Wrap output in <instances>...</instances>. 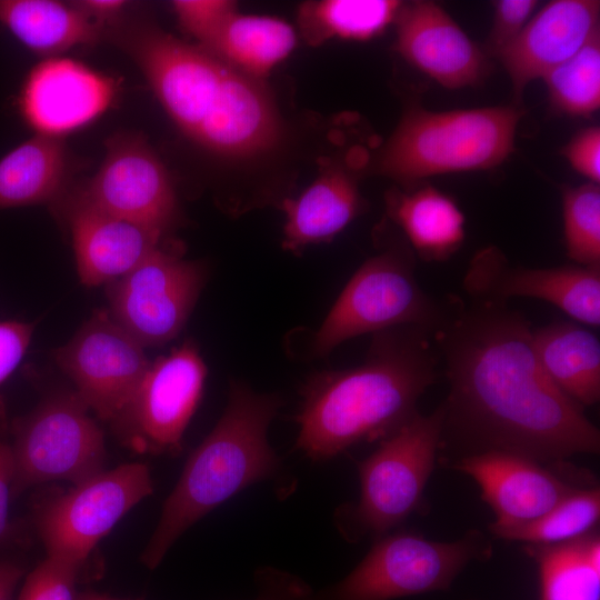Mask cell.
<instances>
[{
	"label": "cell",
	"instance_id": "cell-1",
	"mask_svg": "<svg viewBox=\"0 0 600 600\" xmlns=\"http://www.w3.org/2000/svg\"><path fill=\"white\" fill-rule=\"evenodd\" d=\"M443 301L433 333L450 384L441 439L462 441L467 454L496 450L541 463L599 452L598 428L543 371L521 312L504 301Z\"/></svg>",
	"mask_w": 600,
	"mask_h": 600
},
{
	"label": "cell",
	"instance_id": "cell-2",
	"mask_svg": "<svg viewBox=\"0 0 600 600\" xmlns=\"http://www.w3.org/2000/svg\"><path fill=\"white\" fill-rule=\"evenodd\" d=\"M114 39L194 144L240 161L266 156L281 143L282 120L263 81L153 23L126 27Z\"/></svg>",
	"mask_w": 600,
	"mask_h": 600
},
{
	"label": "cell",
	"instance_id": "cell-3",
	"mask_svg": "<svg viewBox=\"0 0 600 600\" xmlns=\"http://www.w3.org/2000/svg\"><path fill=\"white\" fill-rule=\"evenodd\" d=\"M433 333L413 324L376 332L361 364L311 374L293 417L296 449L313 461L329 460L361 441L382 440L410 420L438 378Z\"/></svg>",
	"mask_w": 600,
	"mask_h": 600
},
{
	"label": "cell",
	"instance_id": "cell-4",
	"mask_svg": "<svg viewBox=\"0 0 600 600\" xmlns=\"http://www.w3.org/2000/svg\"><path fill=\"white\" fill-rule=\"evenodd\" d=\"M282 404L278 393L258 392L242 380L230 381L220 419L191 452L163 503L140 557L147 568H157L179 537L210 511L278 474L281 460L269 443L268 430Z\"/></svg>",
	"mask_w": 600,
	"mask_h": 600
},
{
	"label": "cell",
	"instance_id": "cell-5",
	"mask_svg": "<svg viewBox=\"0 0 600 600\" xmlns=\"http://www.w3.org/2000/svg\"><path fill=\"white\" fill-rule=\"evenodd\" d=\"M523 113L516 106L447 111L413 106L374 156L372 171L409 188L434 176L496 168L513 152Z\"/></svg>",
	"mask_w": 600,
	"mask_h": 600
},
{
	"label": "cell",
	"instance_id": "cell-6",
	"mask_svg": "<svg viewBox=\"0 0 600 600\" xmlns=\"http://www.w3.org/2000/svg\"><path fill=\"white\" fill-rule=\"evenodd\" d=\"M414 270L416 254L403 237L381 243L350 278L318 329L291 352L302 360L322 359L349 339L406 324L434 332L444 319V301L420 287Z\"/></svg>",
	"mask_w": 600,
	"mask_h": 600
},
{
	"label": "cell",
	"instance_id": "cell-7",
	"mask_svg": "<svg viewBox=\"0 0 600 600\" xmlns=\"http://www.w3.org/2000/svg\"><path fill=\"white\" fill-rule=\"evenodd\" d=\"M443 417L442 404L427 416L417 412L358 462L359 499L339 506L333 514L346 541L380 538L421 507L440 449Z\"/></svg>",
	"mask_w": 600,
	"mask_h": 600
},
{
	"label": "cell",
	"instance_id": "cell-8",
	"mask_svg": "<svg viewBox=\"0 0 600 600\" xmlns=\"http://www.w3.org/2000/svg\"><path fill=\"white\" fill-rule=\"evenodd\" d=\"M491 554V542L478 530L453 541L386 533L349 574L316 592V600H393L447 590L469 563Z\"/></svg>",
	"mask_w": 600,
	"mask_h": 600
},
{
	"label": "cell",
	"instance_id": "cell-9",
	"mask_svg": "<svg viewBox=\"0 0 600 600\" xmlns=\"http://www.w3.org/2000/svg\"><path fill=\"white\" fill-rule=\"evenodd\" d=\"M88 411L76 392L58 393L14 421L12 498L40 483L78 484L103 471V433Z\"/></svg>",
	"mask_w": 600,
	"mask_h": 600
},
{
	"label": "cell",
	"instance_id": "cell-10",
	"mask_svg": "<svg viewBox=\"0 0 600 600\" xmlns=\"http://www.w3.org/2000/svg\"><path fill=\"white\" fill-rule=\"evenodd\" d=\"M208 270L164 241L121 278L107 284L109 314L143 348L174 339L187 323Z\"/></svg>",
	"mask_w": 600,
	"mask_h": 600
},
{
	"label": "cell",
	"instance_id": "cell-11",
	"mask_svg": "<svg viewBox=\"0 0 600 600\" xmlns=\"http://www.w3.org/2000/svg\"><path fill=\"white\" fill-rule=\"evenodd\" d=\"M40 507L38 533L47 556L79 568L117 522L153 491L149 467L124 463L101 471Z\"/></svg>",
	"mask_w": 600,
	"mask_h": 600
},
{
	"label": "cell",
	"instance_id": "cell-12",
	"mask_svg": "<svg viewBox=\"0 0 600 600\" xmlns=\"http://www.w3.org/2000/svg\"><path fill=\"white\" fill-rule=\"evenodd\" d=\"M206 376L207 367L191 340L151 362L112 421L120 439L138 452L177 454L201 400Z\"/></svg>",
	"mask_w": 600,
	"mask_h": 600
},
{
	"label": "cell",
	"instance_id": "cell-13",
	"mask_svg": "<svg viewBox=\"0 0 600 600\" xmlns=\"http://www.w3.org/2000/svg\"><path fill=\"white\" fill-rule=\"evenodd\" d=\"M80 193L96 207L163 236L180 221L169 171L148 140L121 132L106 142V154Z\"/></svg>",
	"mask_w": 600,
	"mask_h": 600
},
{
	"label": "cell",
	"instance_id": "cell-14",
	"mask_svg": "<svg viewBox=\"0 0 600 600\" xmlns=\"http://www.w3.org/2000/svg\"><path fill=\"white\" fill-rule=\"evenodd\" d=\"M54 359L84 404L108 421L123 410L151 363L107 310H97Z\"/></svg>",
	"mask_w": 600,
	"mask_h": 600
},
{
	"label": "cell",
	"instance_id": "cell-15",
	"mask_svg": "<svg viewBox=\"0 0 600 600\" xmlns=\"http://www.w3.org/2000/svg\"><path fill=\"white\" fill-rule=\"evenodd\" d=\"M462 286L470 298L504 302L512 297L539 299L581 323L600 324V268L512 266L498 247L487 246L471 258Z\"/></svg>",
	"mask_w": 600,
	"mask_h": 600
},
{
	"label": "cell",
	"instance_id": "cell-16",
	"mask_svg": "<svg viewBox=\"0 0 600 600\" xmlns=\"http://www.w3.org/2000/svg\"><path fill=\"white\" fill-rule=\"evenodd\" d=\"M114 96L111 77L77 60L51 57L30 71L19 103L36 133L63 138L100 117Z\"/></svg>",
	"mask_w": 600,
	"mask_h": 600
},
{
	"label": "cell",
	"instance_id": "cell-17",
	"mask_svg": "<svg viewBox=\"0 0 600 600\" xmlns=\"http://www.w3.org/2000/svg\"><path fill=\"white\" fill-rule=\"evenodd\" d=\"M394 23L397 52L440 86L461 89L488 74L486 52L436 2L402 3Z\"/></svg>",
	"mask_w": 600,
	"mask_h": 600
},
{
	"label": "cell",
	"instance_id": "cell-18",
	"mask_svg": "<svg viewBox=\"0 0 600 600\" xmlns=\"http://www.w3.org/2000/svg\"><path fill=\"white\" fill-rule=\"evenodd\" d=\"M451 468L477 482L501 526L533 520L580 488L541 462L504 451L461 456Z\"/></svg>",
	"mask_w": 600,
	"mask_h": 600
},
{
	"label": "cell",
	"instance_id": "cell-19",
	"mask_svg": "<svg viewBox=\"0 0 600 600\" xmlns=\"http://www.w3.org/2000/svg\"><path fill=\"white\" fill-rule=\"evenodd\" d=\"M600 2L553 0L527 22L520 33L497 56L512 84L514 99L527 86L543 79L578 52L599 31Z\"/></svg>",
	"mask_w": 600,
	"mask_h": 600
},
{
	"label": "cell",
	"instance_id": "cell-20",
	"mask_svg": "<svg viewBox=\"0 0 600 600\" xmlns=\"http://www.w3.org/2000/svg\"><path fill=\"white\" fill-rule=\"evenodd\" d=\"M68 222L77 271L89 287L121 278L167 241L157 231L96 207L80 192L68 204Z\"/></svg>",
	"mask_w": 600,
	"mask_h": 600
},
{
	"label": "cell",
	"instance_id": "cell-21",
	"mask_svg": "<svg viewBox=\"0 0 600 600\" xmlns=\"http://www.w3.org/2000/svg\"><path fill=\"white\" fill-rule=\"evenodd\" d=\"M286 221L283 250L300 254L307 247L328 242L366 210L356 174L338 161H326L317 178L296 198L279 206Z\"/></svg>",
	"mask_w": 600,
	"mask_h": 600
},
{
	"label": "cell",
	"instance_id": "cell-22",
	"mask_svg": "<svg viewBox=\"0 0 600 600\" xmlns=\"http://www.w3.org/2000/svg\"><path fill=\"white\" fill-rule=\"evenodd\" d=\"M389 219L423 261L443 262L462 246L464 216L456 201L433 186L420 183L386 194Z\"/></svg>",
	"mask_w": 600,
	"mask_h": 600
},
{
	"label": "cell",
	"instance_id": "cell-23",
	"mask_svg": "<svg viewBox=\"0 0 600 600\" xmlns=\"http://www.w3.org/2000/svg\"><path fill=\"white\" fill-rule=\"evenodd\" d=\"M297 34L287 21L238 10L196 43L240 72L263 81L294 49Z\"/></svg>",
	"mask_w": 600,
	"mask_h": 600
},
{
	"label": "cell",
	"instance_id": "cell-24",
	"mask_svg": "<svg viewBox=\"0 0 600 600\" xmlns=\"http://www.w3.org/2000/svg\"><path fill=\"white\" fill-rule=\"evenodd\" d=\"M537 359L550 380L579 406L600 398V342L589 330L556 321L532 330Z\"/></svg>",
	"mask_w": 600,
	"mask_h": 600
},
{
	"label": "cell",
	"instance_id": "cell-25",
	"mask_svg": "<svg viewBox=\"0 0 600 600\" xmlns=\"http://www.w3.org/2000/svg\"><path fill=\"white\" fill-rule=\"evenodd\" d=\"M0 24L29 50L48 58L92 44L102 31L73 1L0 0Z\"/></svg>",
	"mask_w": 600,
	"mask_h": 600
},
{
	"label": "cell",
	"instance_id": "cell-26",
	"mask_svg": "<svg viewBox=\"0 0 600 600\" xmlns=\"http://www.w3.org/2000/svg\"><path fill=\"white\" fill-rule=\"evenodd\" d=\"M66 177L63 139L36 133L0 160V210L58 199Z\"/></svg>",
	"mask_w": 600,
	"mask_h": 600
},
{
	"label": "cell",
	"instance_id": "cell-27",
	"mask_svg": "<svg viewBox=\"0 0 600 600\" xmlns=\"http://www.w3.org/2000/svg\"><path fill=\"white\" fill-rule=\"evenodd\" d=\"M524 550L538 564L541 600H600L598 531L559 544H526Z\"/></svg>",
	"mask_w": 600,
	"mask_h": 600
},
{
	"label": "cell",
	"instance_id": "cell-28",
	"mask_svg": "<svg viewBox=\"0 0 600 600\" xmlns=\"http://www.w3.org/2000/svg\"><path fill=\"white\" fill-rule=\"evenodd\" d=\"M402 7L397 0H320L299 7L303 40L313 47L331 39L367 41L383 32Z\"/></svg>",
	"mask_w": 600,
	"mask_h": 600
},
{
	"label": "cell",
	"instance_id": "cell-29",
	"mask_svg": "<svg viewBox=\"0 0 600 600\" xmlns=\"http://www.w3.org/2000/svg\"><path fill=\"white\" fill-rule=\"evenodd\" d=\"M600 519V489L579 488L540 517L524 523H491L490 532L507 541L551 546L582 538L593 531Z\"/></svg>",
	"mask_w": 600,
	"mask_h": 600
},
{
	"label": "cell",
	"instance_id": "cell-30",
	"mask_svg": "<svg viewBox=\"0 0 600 600\" xmlns=\"http://www.w3.org/2000/svg\"><path fill=\"white\" fill-rule=\"evenodd\" d=\"M551 108L590 117L600 107V33L543 77Z\"/></svg>",
	"mask_w": 600,
	"mask_h": 600
},
{
	"label": "cell",
	"instance_id": "cell-31",
	"mask_svg": "<svg viewBox=\"0 0 600 600\" xmlns=\"http://www.w3.org/2000/svg\"><path fill=\"white\" fill-rule=\"evenodd\" d=\"M564 246L577 266L600 268V188L587 182L561 189Z\"/></svg>",
	"mask_w": 600,
	"mask_h": 600
},
{
	"label": "cell",
	"instance_id": "cell-32",
	"mask_svg": "<svg viewBox=\"0 0 600 600\" xmlns=\"http://www.w3.org/2000/svg\"><path fill=\"white\" fill-rule=\"evenodd\" d=\"M79 567L47 556L24 580L18 600H76Z\"/></svg>",
	"mask_w": 600,
	"mask_h": 600
},
{
	"label": "cell",
	"instance_id": "cell-33",
	"mask_svg": "<svg viewBox=\"0 0 600 600\" xmlns=\"http://www.w3.org/2000/svg\"><path fill=\"white\" fill-rule=\"evenodd\" d=\"M172 9L180 27L199 43L237 11L238 6L229 0H176Z\"/></svg>",
	"mask_w": 600,
	"mask_h": 600
},
{
	"label": "cell",
	"instance_id": "cell-34",
	"mask_svg": "<svg viewBox=\"0 0 600 600\" xmlns=\"http://www.w3.org/2000/svg\"><path fill=\"white\" fill-rule=\"evenodd\" d=\"M538 6L536 0H497L487 52L497 57L524 28Z\"/></svg>",
	"mask_w": 600,
	"mask_h": 600
},
{
	"label": "cell",
	"instance_id": "cell-35",
	"mask_svg": "<svg viewBox=\"0 0 600 600\" xmlns=\"http://www.w3.org/2000/svg\"><path fill=\"white\" fill-rule=\"evenodd\" d=\"M254 600H316V591L302 578L273 567L254 572Z\"/></svg>",
	"mask_w": 600,
	"mask_h": 600
},
{
	"label": "cell",
	"instance_id": "cell-36",
	"mask_svg": "<svg viewBox=\"0 0 600 600\" xmlns=\"http://www.w3.org/2000/svg\"><path fill=\"white\" fill-rule=\"evenodd\" d=\"M33 333V324L0 321V387L23 358ZM6 428V413L0 398V433Z\"/></svg>",
	"mask_w": 600,
	"mask_h": 600
},
{
	"label": "cell",
	"instance_id": "cell-37",
	"mask_svg": "<svg viewBox=\"0 0 600 600\" xmlns=\"http://www.w3.org/2000/svg\"><path fill=\"white\" fill-rule=\"evenodd\" d=\"M561 154L572 169L589 182L600 181V128L591 126L578 131L562 148Z\"/></svg>",
	"mask_w": 600,
	"mask_h": 600
},
{
	"label": "cell",
	"instance_id": "cell-38",
	"mask_svg": "<svg viewBox=\"0 0 600 600\" xmlns=\"http://www.w3.org/2000/svg\"><path fill=\"white\" fill-rule=\"evenodd\" d=\"M13 458L10 444L0 440V544L12 534L9 503L12 498Z\"/></svg>",
	"mask_w": 600,
	"mask_h": 600
},
{
	"label": "cell",
	"instance_id": "cell-39",
	"mask_svg": "<svg viewBox=\"0 0 600 600\" xmlns=\"http://www.w3.org/2000/svg\"><path fill=\"white\" fill-rule=\"evenodd\" d=\"M73 3L101 28L104 23L116 22L128 4L123 0H80Z\"/></svg>",
	"mask_w": 600,
	"mask_h": 600
},
{
	"label": "cell",
	"instance_id": "cell-40",
	"mask_svg": "<svg viewBox=\"0 0 600 600\" xmlns=\"http://www.w3.org/2000/svg\"><path fill=\"white\" fill-rule=\"evenodd\" d=\"M24 573L17 562L0 560V600H13L14 590Z\"/></svg>",
	"mask_w": 600,
	"mask_h": 600
},
{
	"label": "cell",
	"instance_id": "cell-41",
	"mask_svg": "<svg viewBox=\"0 0 600 600\" xmlns=\"http://www.w3.org/2000/svg\"><path fill=\"white\" fill-rule=\"evenodd\" d=\"M76 600H120V599L111 598L106 594H100L97 592H83V593L78 594Z\"/></svg>",
	"mask_w": 600,
	"mask_h": 600
}]
</instances>
